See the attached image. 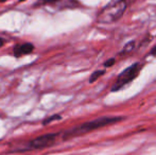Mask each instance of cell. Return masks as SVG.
Returning <instances> with one entry per match:
<instances>
[{"label":"cell","instance_id":"cell-4","mask_svg":"<svg viewBox=\"0 0 156 155\" xmlns=\"http://www.w3.org/2000/svg\"><path fill=\"white\" fill-rule=\"evenodd\" d=\"M58 135H60L58 133H47V134L37 136L36 138H33L32 140L26 143L23 149L19 150V152L29 151V150H41L52 147L55 143Z\"/></svg>","mask_w":156,"mask_h":155},{"label":"cell","instance_id":"cell-7","mask_svg":"<svg viewBox=\"0 0 156 155\" xmlns=\"http://www.w3.org/2000/svg\"><path fill=\"white\" fill-rule=\"evenodd\" d=\"M61 119H62V116H61V115H58V114L52 115V116L46 118V119L44 120L43 125H47V124H49V123H52L53 121H58V120H61Z\"/></svg>","mask_w":156,"mask_h":155},{"label":"cell","instance_id":"cell-11","mask_svg":"<svg viewBox=\"0 0 156 155\" xmlns=\"http://www.w3.org/2000/svg\"><path fill=\"white\" fill-rule=\"evenodd\" d=\"M150 54H151V55H153V56H156V45L152 48V49H151Z\"/></svg>","mask_w":156,"mask_h":155},{"label":"cell","instance_id":"cell-13","mask_svg":"<svg viewBox=\"0 0 156 155\" xmlns=\"http://www.w3.org/2000/svg\"><path fill=\"white\" fill-rule=\"evenodd\" d=\"M5 1H8V0H0V2H5Z\"/></svg>","mask_w":156,"mask_h":155},{"label":"cell","instance_id":"cell-9","mask_svg":"<svg viewBox=\"0 0 156 155\" xmlns=\"http://www.w3.org/2000/svg\"><path fill=\"white\" fill-rule=\"evenodd\" d=\"M134 47H135V41H129V43H127L124 46L121 53H129V52H131L134 49Z\"/></svg>","mask_w":156,"mask_h":155},{"label":"cell","instance_id":"cell-6","mask_svg":"<svg viewBox=\"0 0 156 155\" xmlns=\"http://www.w3.org/2000/svg\"><path fill=\"white\" fill-rule=\"evenodd\" d=\"M35 49V46L32 43H21L16 44L13 48V54L15 58H21V56L29 55Z\"/></svg>","mask_w":156,"mask_h":155},{"label":"cell","instance_id":"cell-2","mask_svg":"<svg viewBox=\"0 0 156 155\" xmlns=\"http://www.w3.org/2000/svg\"><path fill=\"white\" fill-rule=\"evenodd\" d=\"M127 6L126 0H118L113 3H109L101 10L98 14L97 20L100 23H113L119 20L123 16Z\"/></svg>","mask_w":156,"mask_h":155},{"label":"cell","instance_id":"cell-12","mask_svg":"<svg viewBox=\"0 0 156 155\" xmlns=\"http://www.w3.org/2000/svg\"><path fill=\"white\" fill-rule=\"evenodd\" d=\"M4 43H5V41H4L2 37H0V48H2L4 46Z\"/></svg>","mask_w":156,"mask_h":155},{"label":"cell","instance_id":"cell-5","mask_svg":"<svg viewBox=\"0 0 156 155\" xmlns=\"http://www.w3.org/2000/svg\"><path fill=\"white\" fill-rule=\"evenodd\" d=\"M39 5H50L52 8L62 11L66 10V9L78 8L80 3L78 2V0H38L34 6Z\"/></svg>","mask_w":156,"mask_h":155},{"label":"cell","instance_id":"cell-3","mask_svg":"<svg viewBox=\"0 0 156 155\" xmlns=\"http://www.w3.org/2000/svg\"><path fill=\"white\" fill-rule=\"evenodd\" d=\"M141 68H142V65L140 63H134L133 65L126 67L121 73L118 75L116 81L112 85V91L120 90L121 88H123L125 85L133 82L137 78V76L140 73Z\"/></svg>","mask_w":156,"mask_h":155},{"label":"cell","instance_id":"cell-10","mask_svg":"<svg viewBox=\"0 0 156 155\" xmlns=\"http://www.w3.org/2000/svg\"><path fill=\"white\" fill-rule=\"evenodd\" d=\"M114 64H115V60L114 58H109V60H107V62L104 63V67H111Z\"/></svg>","mask_w":156,"mask_h":155},{"label":"cell","instance_id":"cell-8","mask_svg":"<svg viewBox=\"0 0 156 155\" xmlns=\"http://www.w3.org/2000/svg\"><path fill=\"white\" fill-rule=\"evenodd\" d=\"M105 73V69L104 70H96L94 71L93 73H91L90 78H89V83H94V81H97L99 78L101 77V76H103Z\"/></svg>","mask_w":156,"mask_h":155},{"label":"cell","instance_id":"cell-1","mask_svg":"<svg viewBox=\"0 0 156 155\" xmlns=\"http://www.w3.org/2000/svg\"><path fill=\"white\" fill-rule=\"evenodd\" d=\"M122 119H123V117H120V116H105V117L97 118V119H94L88 122H84V123L80 124V125L76 126V128H72L70 130L66 131L63 134V139L64 140H67V139L73 138V137L81 136V135L93 132V131L101 129L103 126L119 122Z\"/></svg>","mask_w":156,"mask_h":155}]
</instances>
